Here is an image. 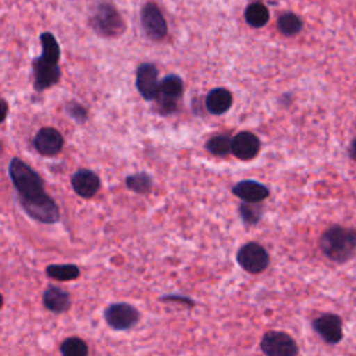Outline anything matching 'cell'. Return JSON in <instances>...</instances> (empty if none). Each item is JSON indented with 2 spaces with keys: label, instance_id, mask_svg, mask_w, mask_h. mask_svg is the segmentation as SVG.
<instances>
[{
  "label": "cell",
  "instance_id": "cell-23",
  "mask_svg": "<svg viewBox=\"0 0 356 356\" xmlns=\"http://www.w3.org/2000/svg\"><path fill=\"white\" fill-rule=\"evenodd\" d=\"M206 149L214 156H227L232 153V139L227 135H216L206 142Z\"/></svg>",
  "mask_w": 356,
  "mask_h": 356
},
{
  "label": "cell",
  "instance_id": "cell-17",
  "mask_svg": "<svg viewBox=\"0 0 356 356\" xmlns=\"http://www.w3.org/2000/svg\"><path fill=\"white\" fill-rule=\"evenodd\" d=\"M232 106V95L224 88H214L206 96V108L214 115L224 114Z\"/></svg>",
  "mask_w": 356,
  "mask_h": 356
},
{
  "label": "cell",
  "instance_id": "cell-13",
  "mask_svg": "<svg viewBox=\"0 0 356 356\" xmlns=\"http://www.w3.org/2000/svg\"><path fill=\"white\" fill-rule=\"evenodd\" d=\"M232 193L239 197L245 203H260L266 197H268L270 191L266 185L257 181H241L232 186Z\"/></svg>",
  "mask_w": 356,
  "mask_h": 356
},
{
  "label": "cell",
  "instance_id": "cell-6",
  "mask_svg": "<svg viewBox=\"0 0 356 356\" xmlns=\"http://www.w3.org/2000/svg\"><path fill=\"white\" fill-rule=\"evenodd\" d=\"M238 264L250 274H259L268 267L270 256L267 250L257 242L242 245L236 253Z\"/></svg>",
  "mask_w": 356,
  "mask_h": 356
},
{
  "label": "cell",
  "instance_id": "cell-2",
  "mask_svg": "<svg viewBox=\"0 0 356 356\" xmlns=\"http://www.w3.org/2000/svg\"><path fill=\"white\" fill-rule=\"evenodd\" d=\"M320 249L334 263H343L356 250V231L341 225H332L320 236Z\"/></svg>",
  "mask_w": 356,
  "mask_h": 356
},
{
  "label": "cell",
  "instance_id": "cell-1",
  "mask_svg": "<svg viewBox=\"0 0 356 356\" xmlns=\"http://www.w3.org/2000/svg\"><path fill=\"white\" fill-rule=\"evenodd\" d=\"M8 175L17 191L19 204L36 202L47 196L40 175L22 160L17 157L10 160Z\"/></svg>",
  "mask_w": 356,
  "mask_h": 356
},
{
  "label": "cell",
  "instance_id": "cell-12",
  "mask_svg": "<svg viewBox=\"0 0 356 356\" xmlns=\"http://www.w3.org/2000/svg\"><path fill=\"white\" fill-rule=\"evenodd\" d=\"M63 135L53 127L40 128L33 138V146L43 156H54L63 147Z\"/></svg>",
  "mask_w": 356,
  "mask_h": 356
},
{
  "label": "cell",
  "instance_id": "cell-4",
  "mask_svg": "<svg viewBox=\"0 0 356 356\" xmlns=\"http://www.w3.org/2000/svg\"><path fill=\"white\" fill-rule=\"evenodd\" d=\"M184 93V82L178 75H167L159 83L156 104L161 114H171L177 110V100Z\"/></svg>",
  "mask_w": 356,
  "mask_h": 356
},
{
  "label": "cell",
  "instance_id": "cell-22",
  "mask_svg": "<svg viewBox=\"0 0 356 356\" xmlns=\"http://www.w3.org/2000/svg\"><path fill=\"white\" fill-rule=\"evenodd\" d=\"M125 185L129 191H132L135 193L146 195L150 192L153 182H152V178L146 172H138V174H132V175L127 177Z\"/></svg>",
  "mask_w": 356,
  "mask_h": 356
},
{
  "label": "cell",
  "instance_id": "cell-3",
  "mask_svg": "<svg viewBox=\"0 0 356 356\" xmlns=\"http://www.w3.org/2000/svg\"><path fill=\"white\" fill-rule=\"evenodd\" d=\"M90 28L103 38H115L124 32V21L115 7L107 1H100L89 17Z\"/></svg>",
  "mask_w": 356,
  "mask_h": 356
},
{
  "label": "cell",
  "instance_id": "cell-8",
  "mask_svg": "<svg viewBox=\"0 0 356 356\" xmlns=\"http://www.w3.org/2000/svg\"><path fill=\"white\" fill-rule=\"evenodd\" d=\"M32 70H33V86L38 92H42L56 85L60 79L58 61L49 60L43 56H39L32 61Z\"/></svg>",
  "mask_w": 356,
  "mask_h": 356
},
{
  "label": "cell",
  "instance_id": "cell-28",
  "mask_svg": "<svg viewBox=\"0 0 356 356\" xmlns=\"http://www.w3.org/2000/svg\"><path fill=\"white\" fill-rule=\"evenodd\" d=\"M349 156H350L353 160H356V136H355V139L352 140V143H350V146H349Z\"/></svg>",
  "mask_w": 356,
  "mask_h": 356
},
{
  "label": "cell",
  "instance_id": "cell-24",
  "mask_svg": "<svg viewBox=\"0 0 356 356\" xmlns=\"http://www.w3.org/2000/svg\"><path fill=\"white\" fill-rule=\"evenodd\" d=\"M40 44H42V54L43 57L58 61L60 60V46L58 42L56 40L54 35L50 32H43L40 35Z\"/></svg>",
  "mask_w": 356,
  "mask_h": 356
},
{
  "label": "cell",
  "instance_id": "cell-25",
  "mask_svg": "<svg viewBox=\"0 0 356 356\" xmlns=\"http://www.w3.org/2000/svg\"><path fill=\"white\" fill-rule=\"evenodd\" d=\"M239 214L242 217V221L246 225H254L260 221L261 214H263V209L257 203H245L243 202L239 206Z\"/></svg>",
  "mask_w": 356,
  "mask_h": 356
},
{
  "label": "cell",
  "instance_id": "cell-10",
  "mask_svg": "<svg viewBox=\"0 0 356 356\" xmlns=\"http://www.w3.org/2000/svg\"><path fill=\"white\" fill-rule=\"evenodd\" d=\"M136 89L145 100H153L159 90V71L154 64L143 63L138 67L135 75Z\"/></svg>",
  "mask_w": 356,
  "mask_h": 356
},
{
  "label": "cell",
  "instance_id": "cell-26",
  "mask_svg": "<svg viewBox=\"0 0 356 356\" xmlns=\"http://www.w3.org/2000/svg\"><path fill=\"white\" fill-rule=\"evenodd\" d=\"M65 111H67V114L72 118V120H75L76 122H85L86 121V118H88V111H86V108L82 106V104H79V103H68L67 104V107H65Z\"/></svg>",
  "mask_w": 356,
  "mask_h": 356
},
{
  "label": "cell",
  "instance_id": "cell-19",
  "mask_svg": "<svg viewBox=\"0 0 356 356\" xmlns=\"http://www.w3.org/2000/svg\"><path fill=\"white\" fill-rule=\"evenodd\" d=\"M245 21L253 26V28H261L264 26L267 22H268V18H270V14H268V10L267 7L260 3V1H256V3H250L246 10H245Z\"/></svg>",
  "mask_w": 356,
  "mask_h": 356
},
{
  "label": "cell",
  "instance_id": "cell-16",
  "mask_svg": "<svg viewBox=\"0 0 356 356\" xmlns=\"http://www.w3.org/2000/svg\"><path fill=\"white\" fill-rule=\"evenodd\" d=\"M42 302L43 306L53 312V313H64L67 310H70L71 307V299H70V293L58 286H53L49 285L42 296Z\"/></svg>",
  "mask_w": 356,
  "mask_h": 356
},
{
  "label": "cell",
  "instance_id": "cell-21",
  "mask_svg": "<svg viewBox=\"0 0 356 356\" xmlns=\"http://www.w3.org/2000/svg\"><path fill=\"white\" fill-rule=\"evenodd\" d=\"M61 356H88L89 349L83 339L78 337H70L60 345Z\"/></svg>",
  "mask_w": 356,
  "mask_h": 356
},
{
  "label": "cell",
  "instance_id": "cell-11",
  "mask_svg": "<svg viewBox=\"0 0 356 356\" xmlns=\"http://www.w3.org/2000/svg\"><path fill=\"white\" fill-rule=\"evenodd\" d=\"M312 325L327 343L335 345L342 339V320L337 314L324 313L314 318Z\"/></svg>",
  "mask_w": 356,
  "mask_h": 356
},
{
  "label": "cell",
  "instance_id": "cell-20",
  "mask_svg": "<svg viewBox=\"0 0 356 356\" xmlns=\"http://www.w3.org/2000/svg\"><path fill=\"white\" fill-rule=\"evenodd\" d=\"M278 31L285 36H293L302 31L303 22L293 13H284L277 21Z\"/></svg>",
  "mask_w": 356,
  "mask_h": 356
},
{
  "label": "cell",
  "instance_id": "cell-18",
  "mask_svg": "<svg viewBox=\"0 0 356 356\" xmlns=\"http://www.w3.org/2000/svg\"><path fill=\"white\" fill-rule=\"evenodd\" d=\"M46 275L56 281H74L81 275V270L76 264H49L46 267Z\"/></svg>",
  "mask_w": 356,
  "mask_h": 356
},
{
  "label": "cell",
  "instance_id": "cell-9",
  "mask_svg": "<svg viewBox=\"0 0 356 356\" xmlns=\"http://www.w3.org/2000/svg\"><path fill=\"white\" fill-rule=\"evenodd\" d=\"M140 24L145 33L153 40H161L167 32V22L154 3H146L140 10Z\"/></svg>",
  "mask_w": 356,
  "mask_h": 356
},
{
  "label": "cell",
  "instance_id": "cell-15",
  "mask_svg": "<svg viewBox=\"0 0 356 356\" xmlns=\"http://www.w3.org/2000/svg\"><path fill=\"white\" fill-rule=\"evenodd\" d=\"M260 140L252 132H239L232 138V153L241 160H250L257 156Z\"/></svg>",
  "mask_w": 356,
  "mask_h": 356
},
{
  "label": "cell",
  "instance_id": "cell-7",
  "mask_svg": "<svg viewBox=\"0 0 356 356\" xmlns=\"http://www.w3.org/2000/svg\"><path fill=\"white\" fill-rule=\"evenodd\" d=\"M260 349L266 356L298 355V345L295 339L284 331H267L260 341Z\"/></svg>",
  "mask_w": 356,
  "mask_h": 356
},
{
  "label": "cell",
  "instance_id": "cell-5",
  "mask_svg": "<svg viewBox=\"0 0 356 356\" xmlns=\"http://www.w3.org/2000/svg\"><path fill=\"white\" fill-rule=\"evenodd\" d=\"M103 316L107 325L114 331H127L135 327L140 317L138 309L125 302L108 305L104 309Z\"/></svg>",
  "mask_w": 356,
  "mask_h": 356
},
{
  "label": "cell",
  "instance_id": "cell-14",
  "mask_svg": "<svg viewBox=\"0 0 356 356\" xmlns=\"http://www.w3.org/2000/svg\"><path fill=\"white\" fill-rule=\"evenodd\" d=\"M74 192L85 199L95 196L100 188L99 177L90 170H78L71 179Z\"/></svg>",
  "mask_w": 356,
  "mask_h": 356
},
{
  "label": "cell",
  "instance_id": "cell-27",
  "mask_svg": "<svg viewBox=\"0 0 356 356\" xmlns=\"http://www.w3.org/2000/svg\"><path fill=\"white\" fill-rule=\"evenodd\" d=\"M161 299H175L174 302H184V303H186V305H193V302H192V299H188V298H179V296H165V298H161Z\"/></svg>",
  "mask_w": 356,
  "mask_h": 356
}]
</instances>
